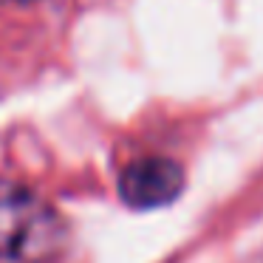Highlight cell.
I'll list each match as a JSON object with an SVG mask.
<instances>
[{
  "label": "cell",
  "mask_w": 263,
  "mask_h": 263,
  "mask_svg": "<svg viewBox=\"0 0 263 263\" xmlns=\"http://www.w3.org/2000/svg\"><path fill=\"white\" fill-rule=\"evenodd\" d=\"M65 243L63 215L26 184L0 178V260L51 263Z\"/></svg>",
  "instance_id": "6da1fadb"
},
{
  "label": "cell",
  "mask_w": 263,
  "mask_h": 263,
  "mask_svg": "<svg viewBox=\"0 0 263 263\" xmlns=\"http://www.w3.org/2000/svg\"><path fill=\"white\" fill-rule=\"evenodd\" d=\"M184 170L167 156H144L122 170L119 195L133 210H156L167 206L181 195Z\"/></svg>",
  "instance_id": "7a4b0ae2"
},
{
  "label": "cell",
  "mask_w": 263,
  "mask_h": 263,
  "mask_svg": "<svg viewBox=\"0 0 263 263\" xmlns=\"http://www.w3.org/2000/svg\"><path fill=\"white\" fill-rule=\"evenodd\" d=\"M0 3H9V6H20V3H31V0H0Z\"/></svg>",
  "instance_id": "3957f363"
}]
</instances>
